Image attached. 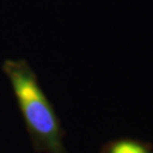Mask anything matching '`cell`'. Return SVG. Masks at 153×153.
Segmentation results:
<instances>
[{"mask_svg": "<svg viewBox=\"0 0 153 153\" xmlns=\"http://www.w3.org/2000/svg\"><path fill=\"white\" fill-rule=\"evenodd\" d=\"M2 69L10 81L27 131L36 151L68 153L64 145L65 133L52 104L25 60H6Z\"/></svg>", "mask_w": 153, "mask_h": 153, "instance_id": "obj_1", "label": "cell"}, {"mask_svg": "<svg viewBox=\"0 0 153 153\" xmlns=\"http://www.w3.org/2000/svg\"><path fill=\"white\" fill-rule=\"evenodd\" d=\"M103 153H152L150 145L137 140L120 138L107 144Z\"/></svg>", "mask_w": 153, "mask_h": 153, "instance_id": "obj_2", "label": "cell"}]
</instances>
